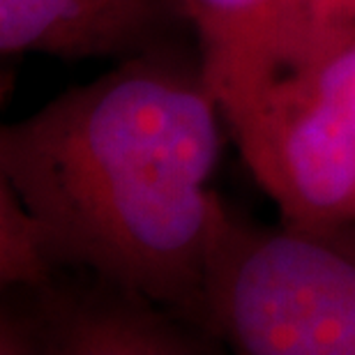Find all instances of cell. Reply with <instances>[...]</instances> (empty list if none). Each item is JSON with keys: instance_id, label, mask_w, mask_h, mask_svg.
<instances>
[{"instance_id": "6", "label": "cell", "mask_w": 355, "mask_h": 355, "mask_svg": "<svg viewBox=\"0 0 355 355\" xmlns=\"http://www.w3.org/2000/svg\"><path fill=\"white\" fill-rule=\"evenodd\" d=\"M203 72L224 120L279 72V28L286 0H184Z\"/></svg>"}, {"instance_id": "3", "label": "cell", "mask_w": 355, "mask_h": 355, "mask_svg": "<svg viewBox=\"0 0 355 355\" xmlns=\"http://www.w3.org/2000/svg\"><path fill=\"white\" fill-rule=\"evenodd\" d=\"M224 123L284 222H353L355 44L284 69Z\"/></svg>"}, {"instance_id": "2", "label": "cell", "mask_w": 355, "mask_h": 355, "mask_svg": "<svg viewBox=\"0 0 355 355\" xmlns=\"http://www.w3.org/2000/svg\"><path fill=\"white\" fill-rule=\"evenodd\" d=\"M198 328L245 355H355V219L263 226L229 210Z\"/></svg>"}, {"instance_id": "5", "label": "cell", "mask_w": 355, "mask_h": 355, "mask_svg": "<svg viewBox=\"0 0 355 355\" xmlns=\"http://www.w3.org/2000/svg\"><path fill=\"white\" fill-rule=\"evenodd\" d=\"M184 0H0V51L127 60L182 42Z\"/></svg>"}, {"instance_id": "4", "label": "cell", "mask_w": 355, "mask_h": 355, "mask_svg": "<svg viewBox=\"0 0 355 355\" xmlns=\"http://www.w3.org/2000/svg\"><path fill=\"white\" fill-rule=\"evenodd\" d=\"M217 346L153 297L86 268L3 288L0 355H203Z\"/></svg>"}, {"instance_id": "7", "label": "cell", "mask_w": 355, "mask_h": 355, "mask_svg": "<svg viewBox=\"0 0 355 355\" xmlns=\"http://www.w3.org/2000/svg\"><path fill=\"white\" fill-rule=\"evenodd\" d=\"M62 268L44 222L0 178V286H40Z\"/></svg>"}, {"instance_id": "8", "label": "cell", "mask_w": 355, "mask_h": 355, "mask_svg": "<svg viewBox=\"0 0 355 355\" xmlns=\"http://www.w3.org/2000/svg\"><path fill=\"white\" fill-rule=\"evenodd\" d=\"M349 44H355V0H286L279 28V72Z\"/></svg>"}, {"instance_id": "1", "label": "cell", "mask_w": 355, "mask_h": 355, "mask_svg": "<svg viewBox=\"0 0 355 355\" xmlns=\"http://www.w3.org/2000/svg\"><path fill=\"white\" fill-rule=\"evenodd\" d=\"M219 120L201 53L178 42L5 125L0 178L44 222L62 263L125 284L198 328L229 217L210 189Z\"/></svg>"}]
</instances>
